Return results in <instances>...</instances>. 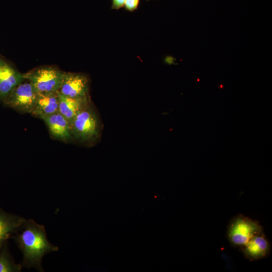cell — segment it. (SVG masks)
I'll return each instance as SVG.
<instances>
[{"label":"cell","mask_w":272,"mask_h":272,"mask_svg":"<svg viewBox=\"0 0 272 272\" xmlns=\"http://www.w3.org/2000/svg\"><path fill=\"white\" fill-rule=\"evenodd\" d=\"M20 230L13 238L23 253L22 266L43 271L42 258L49 252L57 251L58 247L47 239L44 226L33 220H26Z\"/></svg>","instance_id":"6da1fadb"},{"label":"cell","mask_w":272,"mask_h":272,"mask_svg":"<svg viewBox=\"0 0 272 272\" xmlns=\"http://www.w3.org/2000/svg\"><path fill=\"white\" fill-rule=\"evenodd\" d=\"M262 232L263 229L258 221L239 214L230 220L227 237L232 246L240 249L252 237Z\"/></svg>","instance_id":"7a4b0ae2"},{"label":"cell","mask_w":272,"mask_h":272,"mask_svg":"<svg viewBox=\"0 0 272 272\" xmlns=\"http://www.w3.org/2000/svg\"><path fill=\"white\" fill-rule=\"evenodd\" d=\"M64 72L51 65L35 68L23 74L39 93L57 92L61 86Z\"/></svg>","instance_id":"3957f363"},{"label":"cell","mask_w":272,"mask_h":272,"mask_svg":"<svg viewBox=\"0 0 272 272\" xmlns=\"http://www.w3.org/2000/svg\"><path fill=\"white\" fill-rule=\"evenodd\" d=\"M73 139L82 142H91L99 135L100 125L91 104L80 111L71 124Z\"/></svg>","instance_id":"277c9868"},{"label":"cell","mask_w":272,"mask_h":272,"mask_svg":"<svg viewBox=\"0 0 272 272\" xmlns=\"http://www.w3.org/2000/svg\"><path fill=\"white\" fill-rule=\"evenodd\" d=\"M38 95V92L30 82L23 81L11 91L3 102L19 112L31 113Z\"/></svg>","instance_id":"5b68a950"},{"label":"cell","mask_w":272,"mask_h":272,"mask_svg":"<svg viewBox=\"0 0 272 272\" xmlns=\"http://www.w3.org/2000/svg\"><path fill=\"white\" fill-rule=\"evenodd\" d=\"M58 92L69 97H88V78L83 74L64 72L62 83Z\"/></svg>","instance_id":"8992f818"},{"label":"cell","mask_w":272,"mask_h":272,"mask_svg":"<svg viewBox=\"0 0 272 272\" xmlns=\"http://www.w3.org/2000/svg\"><path fill=\"white\" fill-rule=\"evenodd\" d=\"M244 257L250 261L267 257L270 252V244L264 232L252 237L239 249Z\"/></svg>","instance_id":"52a82bcc"},{"label":"cell","mask_w":272,"mask_h":272,"mask_svg":"<svg viewBox=\"0 0 272 272\" xmlns=\"http://www.w3.org/2000/svg\"><path fill=\"white\" fill-rule=\"evenodd\" d=\"M24 80L23 74L0 56V101Z\"/></svg>","instance_id":"ba28073f"},{"label":"cell","mask_w":272,"mask_h":272,"mask_svg":"<svg viewBox=\"0 0 272 272\" xmlns=\"http://www.w3.org/2000/svg\"><path fill=\"white\" fill-rule=\"evenodd\" d=\"M50 133L55 139L64 142H70L74 139L71 125L68 120L59 112L43 117Z\"/></svg>","instance_id":"9c48e42d"},{"label":"cell","mask_w":272,"mask_h":272,"mask_svg":"<svg viewBox=\"0 0 272 272\" xmlns=\"http://www.w3.org/2000/svg\"><path fill=\"white\" fill-rule=\"evenodd\" d=\"M58 96V112L68 120L70 125L78 113L91 104L89 97L72 98L59 93Z\"/></svg>","instance_id":"30bf717a"},{"label":"cell","mask_w":272,"mask_h":272,"mask_svg":"<svg viewBox=\"0 0 272 272\" xmlns=\"http://www.w3.org/2000/svg\"><path fill=\"white\" fill-rule=\"evenodd\" d=\"M58 93H39L31 112L34 116L42 119L58 112Z\"/></svg>","instance_id":"8fae6325"},{"label":"cell","mask_w":272,"mask_h":272,"mask_svg":"<svg viewBox=\"0 0 272 272\" xmlns=\"http://www.w3.org/2000/svg\"><path fill=\"white\" fill-rule=\"evenodd\" d=\"M26 219L0 209V250L12 234L20 230Z\"/></svg>","instance_id":"7c38bea8"},{"label":"cell","mask_w":272,"mask_h":272,"mask_svg":"<svg viewBox=\"0 0 272 272\" xmlns=\"http://www.w3.org/2000/svg\"><path fill=\"white\" fill-rule=\"evenodd\" d=\"M22 267L15 262L5 243L0 250V272H19Z\"/></svg>","instance_id":"4fadbf2b"},{"label":"cell","mask_w":272,"mask_h":272,"mask_svg":"<svg viewBox=\"0 0 272 272\" xmlns=\"http://www.w3.org/2000/svg\"><path fill=\"white\" fill-rule=\"evenodd\" d=\"M140 0H125L124 6L129 11L132 12L138 8Z\"/></svg>","instance_id":"5bb4252c"},{"label":"cell","mask_w":272,"mask_h":272,"mask_svg":"<svg viewBox=\"0 0 272 272\" xmlns=\"http://www.w3.org/2000/svg\"><path fill=\"white\" fill-rule=\"evenodd\" d=\"M124 2L125 0H112L111 8L118 10L124 6Z\"/></svg>","instance_id":"9a60e30c"},{"label":"cell","mask_w":272,"mask_h":272,"mask_svg":"<svg viewBox=\"0 0 272 272\" xmlns=\"http://www.w3.org/2000/svg\"><path fill=\"white\" fill-rule=\"evenodd\" d=\"M147 1H148V0H147Z\"/></svg>","instance_id":"2e32d148"}]
</instances>
